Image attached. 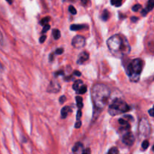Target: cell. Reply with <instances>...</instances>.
Wrapping results in <instances>:
<instances>
[{"instance_id":"obj_18","label":"cell","mask_w":154,"mask_h":154,"mask_svg":"<svg viewBox=\"0 0 154 154\" xmlns=\"http://www.w3.org/2000/svg\"><path fill=\"white\" fill-rule=\"evenodd\" d=\"M122 1L123 0H111V3L112 5L116 6V7H119L122 5Z\"/></svg>"},{"instance_id":"obj_1","label":"cell","mask_w":154,"mask_h":154,"mask_svg":"<svg viewBox=\"0 0 154 154\" xmlns=\"http://www.w3.org/2000/svg\"><path fill=\"white\" fill-rule=\"evenodd\" d=\"M107 45L111 54L119 58L127 55L131 51L130 45L124 35L115 34L112 36L107 41Z\"/></svg>"},{"instance_id":"obj_37","label":"cell","mask_w":154,"mask_h":154,"mask_svg":"<svg viewBox=\"0 0 154 154\" xmlns=\"http://www.w3.org/2000/svg\"><path fill=\"white\" fill-rule=\"evenodd\" d=\"M53 58H54V54H51V55H50V60H51H51H54V59H53Z\"/></svg>"},{"instance_id":"obj_33","label":"cell","mask_w":154,"mask_h":154,"mask_svg":"<svg viewBox=\"0 0 154 154\" xmlns=\"http://www.w3.org/2000/svg\"><path fill=\"white\" fill-rule=\"evenodd\" d=\"M147 12L146 11L145 9H143V10L141 11V14H142L143 16H146V15H147Z\"/></svg>"},{"instance_id":"obj_19","label":"cell","mask_w":154,"mask_h":154,"mask_svg":"<svg viewBox=\"0 0 154 154\" xmlns=\"http://www.w3.org/2000/svg\"><path fill=\"white\" fill-rule=\"evenodd\" d=\"M83 147V144L81 143H77L74 146L73 149H72V151L73 152H77V151L78 150V149H80V148H82Z\"/></svg>"},{"instance_id":"obj_13","label":"cell","mask_w":154,"mask_h":154,"mask_svg":"<svg viewBox=\"0 0 154 154\" xmlns=\"http://www.w3.org/2000/svg\"><path fill=\"white\" fill-rule=\"evenodd\" d=\"M83 85V81L82 80H76V81L75 82V83L73 84V89L75 91H78V89H79V88L81 87V85Z\"/></svg>"},{"instance_id":"obj_9","label":"cell","mask_w":154,"mask_h":154,"mask_svg":"<svg viewBox=\"0 0 154 154\" xmlns=\"http://www.w3.org/2000/svg\"><path fill=\"white\" fill-rule=\"evenodd\" d=\"M89 57H90V54L89 53H87V51H83L82 53L79 54L78 58V64H83L84 63H85L87 60H88Z\"/></svg>"},{"instance_id":"obj_10","label":"cell","mask_w":154,"mask_h":154,"mask_svg":"<svg viewBox=\"0 0 154 154\" xmlns=\"http://www.w3.org/2000/svg\"><path fill=\"white\" fill-rule=\"evenodd\" d=\"M69 112H72V110L70 109V107H68V106H66V107H63L61 110V116L63 119H66L67 117L68 114H69Z\"/></svg>"},{"instance_id":"obj_16","label":"cell","mask_w":154,"mask_h":154,"mask_svg":"<svg viewBox=\"0 0 154 154\" xmlns=\"http://www.w3.org/2000/svg\"><path fill=\"white\" fill-rule=\"evenodd\" d=\"M75 99H76V101H77V106H78L80 109L82 108L83 106H84V104H83L82 98L80 96H78V97H76V98H75Z\"/></svg>"},{"instance_id":"obj_17","label":"cell","mask_w":154,"mask_h":154,"mask_svg":"<svg viewBox=\"0 0 154 154\" xmlns=\"http://www.w3.org/2000/svg\"><path fill=\"white\" fill-rule=\"evenodd\" d=\"M87 86H86L85 85H82L79 88V89H78V91L77 92H78V94H80V95H83V94H85L86 92H87Z\"/></svg>"},{"instance_id":"obj_39","label":"cell","mask_w":154,"mask_h":154,"mask_svg":"<svg viewBox=\"0 0 154 154\" xmlns=\"http://www.w3.org/2000/svg\"><path fill=\"white\" fill-rule=\"evenodd\" d=\"M6 1H7L9 4H12V2H13V0H6Z\"/></svg>"},{"instance_id":"obj_8","label":"cell","mask_w":154,"mask_h":154,"mask_svg":"<svg viewBox=\"0 0 154 154\" xmlns=\"http://www.w3.org/2000/svg\"><path fill=\"white\" fill-rule=\"evenodd\" d=\"M60 85L59 82H57L52 81L50 84L49 87H48V91L49 92H52V93H57V92L60 91Z\"/></svg>"},{"instance_id":"obj_28","label":"cell","mask_w":154,"mask_h":154,"mask_svg":"<svg viewBox=\"0 0 154 154\" xmlns=\"http://www.w3.org/2000/svg\"><path fill=\"white\" fill-rule=\"evenodd\" d=\"M55 53L57 54H62L63 53V48H58V49L56 50Z\"/></svg>"},{"instance_id":"obj_11","label":"cell","mask_w":154,"mask_h":154,"mask_svg":"<svg viewBox=\"0 0 154 154\" xmlns=\"http://www.w3.org/2000/svg\"><path fill=\"white\" fill-rule=\"evenodd\" d=\"M84 28H87V25H80V24H72L70 27V30L72 31H76V30H82Z\"/></svg>"},{"instance_id":"obj_22","label":"cell","mask_w":154,"mask_h":154,"mask_svg":"<svg viewBox=\"0 0 154 154\" xmlns=\"http://www.w3.org/2000/svg\"><path fill=\"white\" fill-rule=\"evenodd\" d=\"M69 11H70V13L72 14H77L76 9H75V8H74V6H72V5L69 6Z\"/></svg>"},{"instance_id":"obj_36","label":"cell","mask_w":154,"mask_h":154,"mask_svg":"<svg viewBox=\"0 0 154 154\" xmlns=\"http://www.w3.org/2000/svg\"><path fill=\"white\" fill-rule=\"evenodd\" d=\"M63 75V71H60V72H57L55 73V75Z\"/></svg>"},{"instance_id":"obj_20","label":"cell","mask_w":154,"mask_h":154,"mask_svg":"<svg viewBox=\"0 0 154 154\" xmlns=\"http://www.w3.org/2000/svg\"><path fill=\"white\" fill-rule=\"evenodd\" d=\"M50 20H51V18H50L49 17H46V18H43V19L40 21V24L41 25H43V26L46 25V24H48V23L49 22Z\"/></svg>"},{"instance_id":"obj_4","label":"cell","mask_w":154,"mask_h":154,"mask_svg":"<svg viewBox=\"0 0 154 154\" xmlns=\"http://www.w3.org/2000/svg\"><path fill=\"white\" fill-rule=\"evenodd\" d=\"M130 110V107L121 99L114 100L113 102L110 104L108 108V113L111 116H117L120 113H124Z\"/></svg>"},{"instance_id":"obj_2","label":"cell","mask_w":154,"mask_h":154,"mask_svg":"<svg viewBox=\"0 0 154 154\" xmlns=\"http://www.w3.org/2000/svg\"><path fill=\"white\" fill-rule=\"evenodd\" d=\"M111 91L108 86L104 84H96L91 90V95L95 107L102 110L108 104Z\"/></svg>"},{"instance_id":"obj_40","label":"cell","mask_w":154,"mask_h":154,"mask_svg":"<svg viewBox=\"0 0 154 154\" xmlns=\"http://www.w3.org/2000/svg\"><path fill=\"white\" fill-rule=\"evenodd\" d=\"M108 154H112V153H111V152H108Z\"/></svg>"},{"instance_id":"obj_34","label":"cell","mask_w":154,"mask_h":154,"mask_svg":"<svg viewBox=\"0 0 154 154\" xmlns=\"http://www.w3.org/2000/svg\"><path fill=\"white\" fill-rule=\"evenodd\" d=\"M153 108H151V109H150V110H149V114H150V116H153Z\"/></svg>"},{"instance_id":"obj_7","label":"cell","mask_w":154,"mask_h":154,"mask_svg":"<svg viewBox=\"0 0 154 154\" xmlns=\"http://www.w3.org/2000/svg\"><path fill=\"white\" fill-rule=\"evenodd\" d=\"M122 140H123V142L125 144L128 145V146H132L133 144L134 141H135V137L132 134V132H130L129 131H125V133L123 134Z\"/></svg>"},{"instance_id":"obj_26","label":"cell","mask_w":154,"mask_h":154,"mask_svg":"<svg viewBox=\"0 0 154 154\" xmlns=\"http://www.w3.org/2000/svg\"><path fill=\"white\" fill-rule=\"evenodd\" d=\"M82 154H91V150H90V148H87V149L83 150Z\"/></svg>"},{"instance_id":"obj_32","label":"cell","mask_w":154,"mask_h":154,"mask_svg":"<svg viewBox=\"0 0 154 154\" xmlns=\"http://www.w3.org/2000/svg\"><path fill=\"white\" fill-rule=\"evenodd\" d=\"M138 20V18H137L136 17H132V18H131V21H132V22H136Z\"/></svg>"},{"instance_id":"obj_14","label":"cell","mask_w":154,"mask_h":154,"mask_svg":"<svg viewBox=\"0 0 154 154\" xmlns=\"http://www.w3.org/2000/svg\"><path fill=\"white\" fill-rule=\"evenodd\" d=\"M110 17V13L108 10H104L103 13H102V16H101V18H102V21H108V18Z\"/></svg>"},{"instance_id":"obj_27","label":"cell","mask_w":154,"mask_h":154,"mask_svg":"<svg viewBox=\"0 0 154 154\" xmlns=\"http://www.w3.org/2000/svg\"><path fill=\"white\" fill-rule=\"evenodd\" d=\"M3 44H4V38H3L2 33L0 31V45H2Z\"/></svg>"},{"instance_id":"obj_21","label":"cell","mask_w":154,"mask_h":154,"mask_svg":"<svg viewBox=\"0 0 154 154\" xmlns=\"http://www.w3.org/2000/svg\"><path fill=\"white\" fill-rule=\"evenodd\" d=\"M141 146H142L143 149H147V148H148V146H149V141H148V140H144V141H143V143H142V144H141Z\"/></svg>"},{"instance_id":"obj_35","label":"cell","mask_w":154,"mask_h":154,"mask_svg":"<svg viewBox=\"0 0 154 154\" xmlns=\"http://www.w3.org/2000/svg\"><path fill=\"white\" fill-rule=\"evenodd\" d=\"M74 74H75V75H78V76H80V75H81V72H80L79 71H78V70H75V72H74Z\"/></svg>"},{"instance_id":"obj_23","label":"cell","mask_w":154,"mask_h":154,"mask_svg":"<svg viewBox=\"0 0 154 154\" xmlns=\"http://www.w3.org/2000/svg\"><path fill=\"white\" fill-rule=\"evenodd\" d=\"M50 28H51V26L49 25V24H46V25L44 26V28L43 30H42V33H45L46 32H48V30H50Z\"/></svg>"},{"instance_id":"obj_38","label":"cell","mask_w":154,"mask_h":154,"mask_svg":"<svg viewBox=\"0 0 154 154\" xmlns=\"http://www.w3.org/2000/svg\"><path fill=\"white\" fill-rule=\"evenodd\" d=\"M2 70H3V66H2V65L1 62H0V72H2Z\"/></svg>"},{"instance_id":"obj_24","label":"cell","mask_w":154,"mask_h":154,"mask_svg":"<svg viewBox=\"0 0 154 154\" xmlns=\"http://www.w3.org/2000/svg\"><path fill=\"white\" fill-rule=\"evenodd\" d=\"M141 8V5L140 4H136L132 7V11H138L140 8Z\"/></svg>"},{"instance_id":"obj_5","label":"cell","mask_w":154,"mask_h":154,"mask_svg":"<svg viewBox=\"0 0 154 154\" xmlns=\"http://www.w3.org/2000/svg\"><path fill=\"white\" fill-rule=\"evenodd\" d=\"M138 131H139L140 137H147L150 135L151 127H150V122L146 118H143L140 121Z\"/></svg>"},{"instance_id":"obj_6","label":"cell","mask_w":154,"mask_h":154,"mask_svg":"<svg viewBox=\"0 0 154 154\" xmlns=\"http://www.w3.org/2000/svg\"><path fill=\"white\" fill-rule=\"evenodd\" d=\"M72 45L76 48H81L84 47L86 44L85 38L81 36H76L73 38L72 42Z\"/></svg>"},{"instance_id":"obj_30","label":"cell","mask_w":154,"mask_h":154,"mask_svg":"<svg viewBox=\"0 0 154 154\" xmlns=\"http://www.w3.org/2000/svg\"><path fill=\"white\" fill-rule=\"evenodd\" d=\"M45 39H46V36L43 35V36L39 39V42H40V43H43V42L45 41Z\"/></svg>"},{"instance_id":"obj_3","label":"cell","mask_w":154,"mask_h":154,"mask_svg":"<svg viewBox=\"0 0 154 154\" xmlns=\"http://www.w3.org/2000/svg\"><path fill=\"white\" fill-rule=\"evenodd\" d=\"M143 69V61L141 59L136 58L131 60L126 67V72L129 80L133 82H138L140 79Z\"/></svg>"},{"instance_id":"obj_25","label":"cell","mask_w":154,"mask_h":154,"mask_svg":"<svg viewBox=\"0 0 154 154\" xmlns=\"http://www.w3.org/2000/svg\"><path fill=\"white\" fill-rule=\"evenodd\" d=\"M66 97L65 96V95H63V96H61L60 98V102L61 104H63V103L66 102Z\"/></svg>"},{"instance_id":"obj_12","label":"cell","mask_w":154,"mask_h":154,"mask_svg":"<svg viewBox=\"0 0 154 154\" xmlns=\"http://www.w3.org/2000/svg\"><path fill=\"white\" fill-rule=\"evenodd\" d=\"M153 7H154V0H148L147 6H146V8H144V9H145L146 11L148 13L149 11H150L153 10Z\"/></svg>"},{"instance_id":"obj_31","label":"cell","mask_w":154,"mask_h":154,"mask_svg":"<svg viewBox=\"0 0 154 154\" xmlns=\"http://www.w3.org/2000/svg\"><path fill=\"white\" fill-rule=\"evenodd\" d=\"M81 122L80 120H78V122H77L76 123H75V127L76 128H81Z\"/></svg>"},{"instance_id":"obj_29","label":"cell","mask_w":154,"mask_h":154,"mask_svg":"<svg viewBox=\"0 0 154 154\" xmlns=\"http://www.w3.org/2000/svg\"><path fill=\"white\" fill-rule=\"evenodd\" d=\"M81 116H82V113H81V110H78V113H77V119H78V120H80V119H81Z\"/></svg>"},{"instance_id":"obj_15","label":"cell","mask_w":154,"mask_h":154,"mask_svg":"<svg viewBox=\"0 0 154 154\" xmlns=\"http://www.w3.org/2000/svg\"><path fill=\"white\" fill-rule=\"evenodd\" d=\"M60 35H61V33H60V30H57V29H54V30H53V36H54V39H60Z\"/></svg>"}]
</instances>
